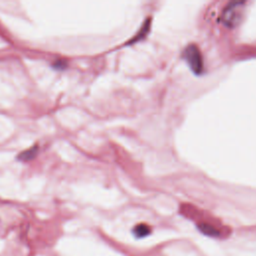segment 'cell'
I'll return each instance as SVG.
<instances>
[{"label":"cell","instance_id":"4","mask_svg":"<svg viewBox=\"0 0 256 256\" xmlns=\"http://www.w3.org/2000/svg\"><path fill=\"white\" fill-rule=\"evenodd\" d=\"M37 152H38V147L37 146L31 147L30 149L25 150L22 153H20L19 156H18V159H20L22 161H29V160H31L35 157Z\"/></svg>","mask_w":256,"mask_h":256},{"label":"cell","instance_id":"3","mask_svg":"<svg viewBox=\"0 0 256 256\" xmlns=\"http://www.w3.org/2000/svg\"><path fill=\"white\" fill-rule=\"evenodd\" d=\"M198 227L206 235H209V236H219V235H221V231L210 223H200L198 225Z\"/></svg>","mask_w":256,"mask_h":256},{"label":"cell","instance_id":"1","mask_svg":"<svg viewBox=\"0 0 256 256\" xmlns=\"http://www.w3.org/2000/svg\"><path fill=\"white\" fill-rule=\"evenodd\" d=\"M243 4H244L243 2L229 3L222 13V16H221L222 23L228 27H233L237 25V23L241 19Z\"/></svg>","mask_w":256,"mask_h":256},{"label":"cell","instance_id":"2","mask_svg":"<svg viewBox=\"0 0 256 256\" xmlns=\"http://www.w3.org/2000/svg\"><path fill=\"white\" fill-rule=\"evenodd\" d=\"M183 58L186 60L194 73L200 74L203 71L202 56L197 46L193 44L187 46L183 52Z\"/></svg>","mask_w":256,"mask_h":256},{"label":"cell","instance_id":"6","mask_svg":"<svg viewBox=\"0 0 256 256\" xmlns=\"http://www.w3.org/2000/svg\"><path fill=\"white\" fill-rule=\"evenodd\" d=\"M149 26H150V19H147V21H146V22L144 23V25L142 26V29H141V31H139L138 35H137V36H135V38H134V40H133L132 42L140 40V38H141L143 35H145V34L148 32Z\"/></svg>","mask_w":256,"mask_h":256},{"label":"cell","instance_id":"5","mask_svg":"<svg viewBox=\"0 0 256 256\" xmlns=\"http://www.w3.org/2000/svg\"><path fill=\"white\" fill-rule=\"evenodd\" d=\"M133 233L136 237H145L150 233V227L146 224H138L134 227Z\"/></svg>","mask_w":256,"mask_h":256}]
</instances>
